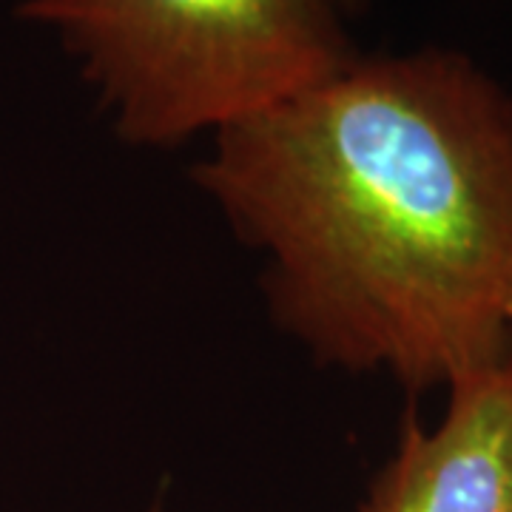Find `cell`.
<instances>
[{"label": "cell", "mask_w": 512, "mask_h": 512, "mask_svg": "<svg viewBox=\"0 0 512 512\" xmlns=\"http://www.w3.org/2000/svg\"><path fill=\"white\" fill-rule=\"evenodd\" d=\"M507 322H510V328H512V296H510V302H507Z\"/></svg>", "instance_id": "cell-4"}, {"label": "cell", "mask_w": 512, "mask_h": 512, "mask_svg": "<svg viewBox=\"0 0 512 512\" xmlns=\"http://www.w3.org/2000/svg\"><path fill=\"white\" fill-rule=\"evenodd\" d=\"M444 419H407L362 512H512V350L447 384Z\"/></svg>", "instance_id": "cell-3"}, {"label": "cell", "mask_w": 512, "mask_h": 512, "mask_svg": "<svg viewBox=\"0 0 512 512\" xmlns=\"http://www.w3.org/2000/svg\"><path fill=\"white\" fill-rule=\"evenodd\" d=\"M336 3H353V0H336Z\"/></svg>", "instance_id": "cell-5"}, {"label": "cell", "mask_w": 512, "mask_h": 512, "mask_svg": "<svg viewBox=\"0 0 512 512\" xmlns=\"http://www.w3.org/2000/svg\"><path fill=\"white\" fill-rule=\"evenodd\" d=\"M194 180L319 362L424 393L510 353L512 92L467 55H356L217 131Z\"/></svg>", "instance_id": "cell-1"}, {"label": "cell", "mask_w": 512, "mask_h": 512, "mask_svg": "<svg viewBox=\"0 0 512 512\" xmlns=\"http://www.w3.org/2000/svg\"><path fill=\"white\" fill-rule=\"evenodd\" d=\"M20 18L55 29L134 146L217 134L359 55L336 0H23Z\"/></svg>", "instance_id": "cell-2"}]
</instances>
